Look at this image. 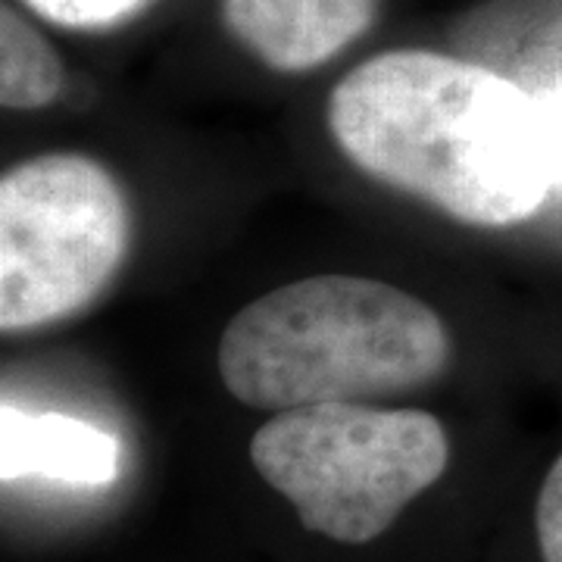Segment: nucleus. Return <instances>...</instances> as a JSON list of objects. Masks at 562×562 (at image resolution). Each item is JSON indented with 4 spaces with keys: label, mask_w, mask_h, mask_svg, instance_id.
I'll return each instance as SVG.
<instances>
[{
    "label": "nucleus",
    "mask_w": 562,
    "mask_h": 562,
    "mask_svg": "<svg viewBox=\"0 0 562 562\" xmlns=\"http://www.w3.org/2000/svg\"><path fill=\"white\" fill-rule=\"evenodd\" d=\"M41 20L66 29H110L132 20L150 0H22Z\"/></svg>",
    "instance_id": "obj_8"
},
{
    "label": "nucleus",
    "mask_w": 562,
    "mask_h": 562,
    "mask_svg": "<svg viewBox=\"0 0 562 562\" xmlns=\"http://www.w3.org/2000/svg\"><path fill=\"white\" fill-rule=\"evenodd\" d=\"M222 16L262 66L306 72L366 35L379 0H222Z\"/></svg>",
    "instance_id": "obj_5"
},
{
    "label": "nucleus",
    "mask_w": 562,
    "mask_h": 562,
    "mask_svg": "<svg viewBox=\"0 0 562 562\" xmlns=\"http://www.w3.org/2000/svg\"><path fill=\"white\" fill-rule=\"evenodd\" d=\"M450 331L419 297L353 276H316L262 294L225 325L222 384L254 409L362 403L435 382Z\"/></svg>",
    "instance_id": "obj_2"
},
{
    "label": "nucleus",
    "mask_w": 562,
    "mask_h": 562,
    "mask_svg": "<svg viewBox=\"0 0 562 562\" xmlns=\"http://www.w3.org/2000/svg\"><path fill=\"white\" fill-rule=\"evenodd\" d=\"M260 479L338 543H369L438 482L450 460L443 425L422 409L319 403L284 409L250 441Z\"/></svg>",
    "instance_id": "obj_3"
},
{
    "label": "nucleus",
    "mask_w": 562,
    "mask_h": 562,
    "mask_svg": "<svg viewBox=\"0 0 562 562\" xmlns=\"http://www.w3.org/2000/svg\"><path fill=\"white\" fill-rule=\"evenodd\" d=\"M535 531L543 562H562V457L547 472L535 506Z\"/></svg>",
    "instance_id": "obj_9"
},
{
    "label": "nucleus",
    "mask_w": 562,
    "mask_h": 562,
    "mask_svg": "<svg viewBox=\"0 0 562 562\" xmlns=\"http://www.w3.org/2000/svg\"><path fill=\"white\" fill-rule=\"evenodd\" d=\"M0 469L7 484L20 479H47L98 487L116 482L120 443L91 422L60 413H25L13 403H3Z\"/></svg>",
    "instance_id": "obj_6"
},
{
    "label": "nucleus",
    "mask_w": 562,
    "mask_h": 562,
    "mask_svg": "<svg viewBox=\"0 0 562 562\" xmlns=\"http://www.w3.org/2000/svg\"><path fill=\"white\" fill-rule=\"evenodd\" d=\"M63 63L38 32L13 13L0 10V103L7 110H41L60 98Z\"/></svg>",
    "instance_id": "obj_7"
},
{
    "label": "nucleus",
    "mask_w": 562,
    "mask_h": 562,
    "mask_svg": "<svg viewBox=\"0 0 562 562\" xmlns=\"http://www.w3.org/2000/svg\"><path fill=\"white\" fill-rule=\"evenodd\" d=\"M328 128L369 179L465 225H519L553 191L538 98L435 50H391L347 72Z\"/></svg>",
    "instance_id": "obj_1"
},
{
    "label": "nucleus",
    "mask_w": 562,
    "mask_h": 562,
    "mask_svg": "<svg viewBox=\"0 0 562 562\" xmlns=\"http://www.w3.org/2000/svg\"><path fill=\"white\" fill-rule=\"evenodd\" d=\"M132 247L113 172L85 154H44L0 181V328L29 331L98 301Z\"/></svg>",
    "instance_id": "obj_4"
},
{
    "label": "nucleus",
    "mask_w": 562,
    "mask_h": 562,
    "mask_svg": "<svg viewBox=\"0 0 562 562\" xmlns=\"http://www.w3.org/2000/svg\"><path fill=\"white\" fill-rule=\"evenodd\" d=\"M538 113H541L550 181H553V188H562V88H553V91L538 98Z\"/></svg>",
    "instance_id": "obj_10"
}]
</instances>
